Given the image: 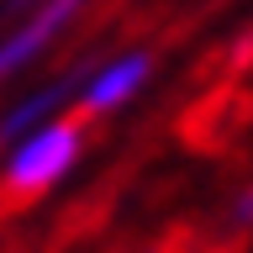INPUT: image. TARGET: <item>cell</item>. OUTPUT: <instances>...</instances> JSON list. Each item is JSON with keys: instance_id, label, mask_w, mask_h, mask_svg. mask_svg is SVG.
I'll return each instance as SVG.
<instances>
[{"instance_id": "obj_1", "label": "cell", "mask_w": 253, "mask_h": 253, "mask_svg": "<svg viewBox=\"0 0 253 253\" xmlns=\"http://www.w3.org/2000/svg\"><path fill=\"white\" fill-rule=\"evenodd\" d=\"M79 158H84V116L63 111L0 148V190L21 195V201L47 195L79 169Z\"/></svg>"}, {"instance_id": "obj_2", "label": "cell", "mask_w": 253, "mask_h": 253, "mask_svg": "<svg viewBox=\"0 0 253 253\" xmlns=\"http://www.w3.org/2000/svg\"><path fill=\"white\" fill-rule=\"evenodd\" d=\"M84 11H90V0H37L32 11L11 16L0 27V84L16 79L21 69H32L47 47H58Z\"/></svg>"}, {"instance_id": "obj_3", "label": "cell", "mask_w": 253, "mask_h": 253, "mask_svg": "<svg viewBox=\"0 0 253 253\" xmlns=\"http://www.w3.org/2000/svg\"><path fill=\"white\" fill-rule=\"evenodd\" d=\"M153 79V47H122L100 63H84L74 90V116H116L148 90Z\"/></svg>"}, {"instance_id": "obj_4", "label": "cell", "mask_w": 253, "mask_h": 253, "mask_svg": "<svg viewBox=\"0 0 253 253\" xmlns=\"http://www.w3.org/2000/svg\"><path fill=\"white\" fill-rule=\"evenodd\" d=\"M79 74H84V69H69V74L42 79V84H32V90L16 95L11 106L0 111V148L11 137H21V132H32V126H42V122H53V116H63V111H74Z\"/></svg>"}, {"instance_id": "obj_5", "label": "cell", "mask_w": 253, "mask_h": 253, "mask_svg": "<svg viewBox=\"0 0 253 253\" xmlns=\"http://www.w3.org/2000/svg\"><path fill=\"white\" fill-rule=\"evenodd\" d=\"M227 221H232L237 232H243V227H253V185H243L232 201H227Z\"/></svg>"}]
</instances>
